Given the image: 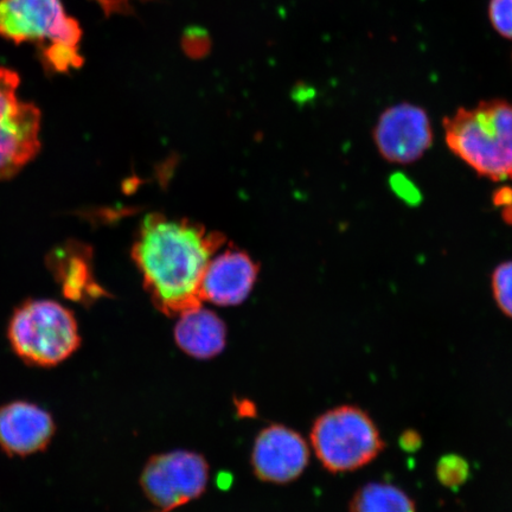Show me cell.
Instances as JSON below:
<instances>
[{
    "label": "cell",
    "mask_w": 512,
    "mask_h": 512,
    "mask_svg": "<svg viewBox=\"0 0 512 512\" xmlns=\"http://www.w3.org/2000/svg\"><path fill=\"white\" fill-rule=\"evenodd\" d=\"M224 243L220 233L189 220L145 217L132 256L159 311L179 316L202 306L204 272Z\"/></svg>",
    "instance_id": "cell-1"
},
{
    "label": "cell",
    "mask_w": 512,
    "mask_h": 512,
    "mask_svg": "<svg viewBox=\"0 0 512 512\" xmlns=\"http://www.w3.org/2000/svg\"><path fill=\"white\" fill-rule=\"evenodd\" d=\"M0 37L35 44L49 73H68L83 64L82 30L62 0H0Z\"/></svg>",
    "instance_id": "cell-2"
},
{
    "label": "cell",
    "mask_w": 512,
    "mask_h": 512,
    "mask_svg": "<svg viewBox=\"0 0 512 512\" xmlns=\"http://www.w3.org/2000/svg\"><path fill=\"white\" fill-rule=\"evenodd\" d=\"M448 149L479 176L512 179V104L485 101L444 119Z\"/></svg>",
    "instance_id": "cell-3"
},
{
    "label": "cell",
    "mask_w": 512,
    "mask_h": 512,
    "mask_svg": "<svg viewBox=\"0 0 512 512\" xmlns=\"http://www.w3.org/2000/svg\"><path fill=\"white\" fill-rule=\"evenodd\" d=\"M8 337L12 350L30 366L51 368L80 348L73 311L50 299H29L12 313Z\"/></svg>",
    "instance_id": "cell-4"
},
{
    "label": "cell",
    "mask_w": 512,
    "mask_h": 512,
    "mask_svg": "<svg viewBox=\"0 0 512 512\" xmlns=\"http://www.w3.org/2000/svg\"><path fill=\"white\" fill-rule=\"evenodd\" d=\"M310 438L320 464L335 475L363 469L386 447L374 419L355 405L338 406L318 416Z\"/></svg>",
    "instance_id": "cell-5"
},
{
    "label": "cell",
    "mask_w": 512,
    "mask_h": 512,
    "mask_svg": "<svg viewBox=\"0 0 512 512\" xmlns=\"http://www.w3.org/2000/svg\"><path fill=\"white\" fill-rule=\"evenodd\" d=\"M21 78L0 67V181L14 178L41 151L42 113L17 91Z\"/></svg>",
    "instance_id": "cell-6"
},
{
    "label": "cell",
    "mask_w": 512,
    "mask_h": 512,
    "mask_svg": "<svg viewBox=\"0 0 512 512\" xmlns=\"http://www.w3.org/2000/svg\"><path fill=\"white\" fill-rule=\"evenodd\" d=\"M208 480L207 460L201 454L179 450L152 457L140 483L160 512H170L201 497Z\"/></svg>",
    "instance_id": "cell-7"
},
{
    "label": "cell",
    "mask_w": 512,
    "mask_h": 512,
    "mask_svg": "<svg viewBox=\"0 0 512 512\" xmlns=\"http://www.w3.org/2000/svg\"><path fill=\"white\" fill-rule=\"evenodd\" d=\"M374 142L387 162L412 164L433 143L430 118L422 108L411 104L389 107L374 128Z\"/></svg>",
    "instance_id": "cell-8"
},
{
    "label": "cell",
    "mask_w": 512,
    "mask_h": 512,
    "mask_svg": "<svg viewBox=\"0 0 512 512\" xmlns=\"http://www.w3.org/2000/svg\"><path fill=\"white\" fill-rule=\"evenodd\" d=\"M309 462V445L290 427L272 425L255 440L252 466L256 477L264 482L291 483L303 475Z\"/></svg>",
    "instance_id": "cell-9"
},
{
    "label": "cell",
    "mask_w": 512,
    "mask_h": 512,
    "mask_svg": "<svg viewBox=\"0 0 512 512\" xmlns=\"http://www.w3.org/2000/svg\"><path fill=\"white\" fill-rule=\"evenodd\" d=\"M56 431L53 416L34 403L0 407V448L10 457H28L49 446Z\"/></svg>",
    "instance_id": "cell-10"
},
{
    "label": "cell",
    "mask_w": 512,
    "mask_h": 512,
    "mask_svg": "<svg viewBox=\"0 0 512 512\" xmlns=\"http://www.w3.org/2000/svg\"><path fill=\"white\" fill-rule=\"evenodd\" d=\"M258 273L251 256L238 247H228L209 261L202 280V299L220 306L239 305L251 293Z\"/></svg>",
    "instance_id": "cell-11"
},
{
    "label": "cell",
    "mask_w": 512,
    "mask_h": 512,
    "mask_svg": "<svg viewBox=\"0 0 512 512\" xmlns=\"http://www.w3.org/2000/svg\"><path fill=\"white\" fill-rule=\"evenodd\" d=\"M47 264L61 284L64 297L73 302L92 304L105 296L94 278L91 249L85 245L69 241L49 254Z\"/></svg>",
    "instance_id": "cell-12"
},
{
    "label": "cell",
    "mask_w": 512,
    "mask_h": 512,
    "mask_svg": "<svg viewBox=\"0 0 512 512\" xmlns=\"http://www.w3.org/2000/svg\"><path fill=\"white\" fill-rule=\"evenodd\" d=\"M175 341L179 349L196 360H210L226 348V324L213 311L196 307L179 315Z\"/></svg>",
    "instance_id": "cell-13"
},
{
    "label": "cell",
    "mask_w": 512,
    "mask_h": 512,
    "mask_svg": "<svg viewBox=\"0 0 512 512\" xmlns=\"http://www.w3.org/2000/svg\"><path fill=\"white\" fill-rule=\"evenodd\" d=\"M349 512H416L414 499L398 485L364 484L352 496Z\"/></svg>",
    "instance_id": "cell-14"
},
{
    "label": "cell",
    "mask_w": 512,
    "mask_h": 512,
    "mask_svg": "<svg viewBox=\"0 0 512 512\" xmlns=\"http://www.w3.org/2000/svg\"><path fill=\"white\" fill-rule=\"evenodd\" d=\"M438 482L447 489H458L470 477V465L459 454H446L438 460L435 467Z\"/></svg>",
    "instance_id": "cell-15"
},
{
    "label": "cell",
    "mask_w": 512,
    "mask_h": 512,
    "mask_svg": "<svg viewBox=\"0 0 512 512\" xmlns=\"http://www.w3.org/2000/svg\"><path fill=\"white\" fill-rule=\"evenodd\" d=\"M491 285L499 310L512 319V260L496 268Z\"/></svg>",
    "instance_id": "cell-16"
},
{
    "label": "cell",
    "mask_w": 512,
    "mask_h": 512,
    "mask_svg": "<svg viewBox=\"0 0 512 512\" xmlns=\"http://www.w3.org/2000/svg\"><path fill=\"white\" fill-rule=\"evenodd\" d=\"M490 16L499 34L512 38V0H491Z\"/></svg>",
    "instance_id": "cell-17"
},
{
    "label": "cell",
    "mask_w": 512,
    "mask_h": 512,
    "mask_svg": "<svg viewBox=\"0 0 512 512\" xmlns=\"http://www.w3.org/2000/svg\"><path fill=\"white\" fill-rule=\"evenodd\" d=\"M393 190L396 192L401 200L406 201L409 204H418L421 201V195L418 188L409 181L406 176L395 175L390 179Z\"/></svg>",
    "instance_id": "cell-18"
},
{
    "label": "cell",
    "mask_w": 512,
    "mask_h": 512,
    "mask_svg": "<svg viewBox=\"0 0 512 512\" xmlns=\"http://www.w3.org/2000/svg\"><path fill=\"white\" fill-rule=\"evenodd\" d=\"M422 444L421 435L414 430H407L401 434L400 446L406 452L418 451Z\"/></svg>",
    "instance_id": "cell-19"
},
{
    "label": "cell",
    "mask_w": 512,
    "mask_h": 512,
    "mask_svg": "<svg viewBox=\"0 0 512 512\" xmlns=\"http://www.w3.org/2000/svg\"><path fill=\"white\" fill-rule=\"evenodd\" d=\"M494 204L497 207H508L512 204V189L503 188L495 192Z\"/></svg>",
    "instance_id": "cell-20"
},
{
    "label": "cell",
    "mask_w": 512,
    "mask_h": 512,
    "mask_svg": "<svg viewBox=\"0 0 512 512\" xmlns=\"http://www.w3.org/2000/svg\"><path fill=\"white\" fill-rule=\"evenodd\" d=\"M503 219L505 222L512 224V204L511 206L504 207L503 209Z\"/></svg>",
    "instance_id": "cell-21"
}]
</instances>
